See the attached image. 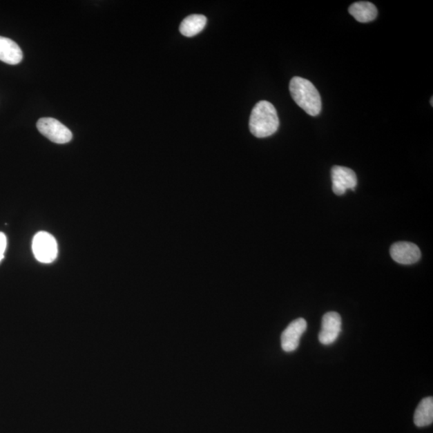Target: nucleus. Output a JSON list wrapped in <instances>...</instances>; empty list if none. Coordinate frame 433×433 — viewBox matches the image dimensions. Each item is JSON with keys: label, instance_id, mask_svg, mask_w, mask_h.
Returning a JSON list of instances; mask_svg holds the SVG:
<instances>
[{"label": "nucleus", "instance_id": "1", "mask_svg": "<svg viewBox=\"0 0 433 433\" xmlns=\"http://www.w3.org/2000/svg\"><path fill=\"white\" fill-rule=\"evenodd\" d=\"M250 131L253 136L264 138L273 135L280 126V120L275 106L267 101H261L256 104L251 112Z\"/></svg>", "mask_w": 433, "mask_h": 433}, {"label": "nucleus", "instance_id": "2", "mask_svg": "<svg viewBox=\"0 0 433 433\" xmlns=\"http://www.w3.org/2000/svg\"><path fill=\"white\" fill-rule=\"evenodd\" d=\"M290 92L294 101L308 115L316 117L320 113L321 97L310 81L298 77L292 78L290 82Z\"/></svg>", "mask_w": 433, "mask_h": 433}, {"label": "nucleus", "instance_id": "3", "mask_svg": "<svg viewBox=\"0 0 433 433\" xmlns=\"http://www.w3.org/2000/svg\"><path fill=\"white\" fill-rule=\"evenodd\" d=\"M32 251L37 260L42 263H51L57 260L58 246L56 238L46 231H41L34 236Z\"/></svg>", "mask_w": 433, "mask_h": 433}, {"label": "nucleus", "instance_id": "4", "mask_svg": "<svg viewBox=\"0 0 433 433\" xmlns=\"http://www.w3.org/2000/svg\"><path fill=\"white\" fill-rule=\"evenodd\" d=\"M38 131L50 141L57 144H66L73 139V133L68 128L57 119L41 118L37 124Z\"/></svg>", "mask_w": 433, "mask_h": 433}, {"label": "nucleus", "instance_id": "5", "mask_svg": "<svg viewBox=\"0 0 433 433\" xmlns=\"http://www.w3.org/2000/svg\"><path fill=\"white\" fill-rule=\"evenodd\" d=\"M332 191L336 195L345 194L347 190L355 191L357 185L356 174L352 169L334 166L331 169Z\"/></svg>", "mask_w": 433, "mask_h": 433}, {"label": "nucleus", "instance_id": "6", "mask_svg": "<svg viewBox=\"0 0 433 433\" xmlns=\"http://www.w3.org/2000/svg\"><path fill=\"white\" fill-rule=\"evenodd\" d=\"M341 330L342 320L340 314L335 311L327 312L323 317L318 340L323 345H331L337 340Z\"/></svg>", "mask_w": 433, "mask_h": 433}, {"label": "nucleus", "instance_id": "7", "mask_svg": "<svg viewBox=\"0 0 433 433\" xmlns=\"http://www.w3.org/2000/svg\"><path fill=\"white\" fill-rule=\"evenodd\" d=\"M307 323L305 318H300L292 321L282 333L281 346L286 352L296 351L300 346V338L307 331Z\"/></svg>", "mask_w": 433, "mask_h": 433}, {"label": "nucleus", "instance_id": "8", "mask_svg": "<svg viewBox=\"0 0 433 433\" xmlns=\"http://www.w3.org/2000/svg\"><path fill=\"white\" fill-rule=\"evenodd\" d=\"M393 260L403 265H410L420 260L421 252L416 244L407 242H398L390 249Z\"/></svg>", "mask_w": 433, "mask_h": 433}, {"label": "nucleus", "instance_id": "9", "mask_svg": "<svg viewBox=\"0 0 433 433\" xmlns=\"http://www.w3.org/2000/svg\"><path fill=\"white\" fill-rule=\"evenodd\" d=\"M23 52L12 39L0 37V61L16 66L22 61Z\"/></svg>", "mask_w": 433, "mask_h": 433}, {"label": "nucleus", "instance_id": "10", "mask_svg": "<svg viewBox=\"0 0 433 433\" xmlns=\"http://www.w3.org/2000/svg\"><path fill=\"white\" fill-rule=\"evenodd\" d=\"M349 13L360 23L374 21L378 15L377 8L370 2L360 1L351 5Z\"/></svg>", "mask_w": 433, "mask_h": 433}, {"label": "nucleus", "instance_id": "11", "mask_svg": "<svg viewBox=\"0 0 433 433\" xmlns=\"http://www.w3.org/2000/svg\"><path fill=\"white\" fill-rule=\"evenodd\" d=\"M433 421V399L426 397L423 399L416 407L414 414V424L422 427L430 426Z\"/></svg>", "mask_w": 433, "mask_h": 433}, {"label": "nucleus", "instance_id": "12", "mask_svg": "<svg viewBox=\"0 0 433 433\" xmlns=\"http://www.w3.org/2000/svg\"><path fill=\"white\" fill-rule=\"evenodd\" d=\"M207 19L202 15H191L180 25V32L186 37H192L200 33L206 27Z\"/></svg>", "mask_w": 433, "mask_h": 433}, {"label": "nucleus", "instance_id": "13", "mask_svg": "<svg viewBox=\"0 0 433 433\" xmlns=\"http://www.w3.org/2000/svg\"><path fill=\"white\" fill-rule=\"evenodd\" d=\"M7 248V237L3 233L0 232V262L3 260L4 253Z\"/></svg>", "mask_w": 433, "mask_h": 433}, {"label": "nucleus", "instance_id": "14", "mask_svg": "<svg viewBox=\"0 0 433 433\" xmlns=\"http://www.w3.org/2000/svg\"><path fill=\"white\" fill-rule=\"evenodd\" d=\"M432 99H433L432 98V99H431V104H432Z\"/></svg>", "mask_w": 433, "mask_h": 433}]
</instances>
